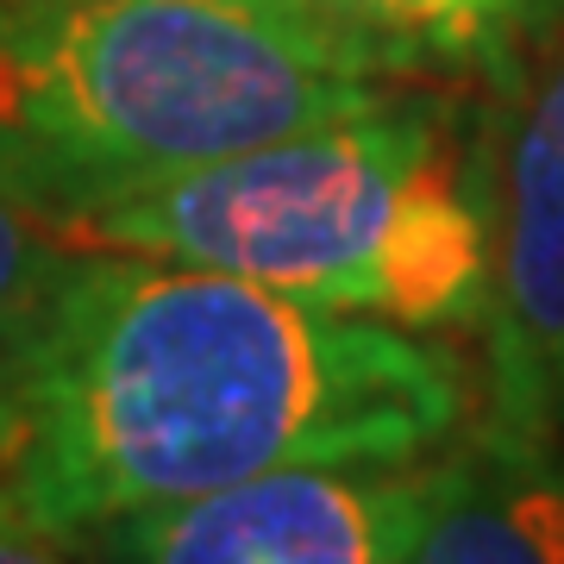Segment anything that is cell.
Returning a JSON list of instances; mask_svg holds the SVG:
<instances>
[{"instance_id": "6da1fadb", "label": "cell", "mask_w": 564, "mask_h": 564, "mask_svg": "<svg viewBox=\"0 0 564 564\" xmlns=\"http://www.w3.org/2000/svg\"><path fill=\"white\" fill-rule=\"evenodd\" d=\"M464 421L470 370L421 326L82 245L13 389L0 496L82 545L113 514L282 464L426 458Z\"/></svg>"}, {"instance_id": "7a4b0ae2", "label": "cell", "mask_w": 564, "mask_h": 564, "mask_svg": "<svg viewBox=\"0 0 564 564\" xmlns=\"http://www.w3.org/2000/svg\"><path fill=\"white\" fill-rule=\"evenodd\" d=\"M383 88L282 0H0V195L69 232Z\"/></svg>"}, {"instance_id": "3957f363", "label": "cell", "mask_w": 564, "mask_h": 564, "mask_svg": "<svg viewBox=\"0 0 564 564\" xmlns=\"http://www.w3.org/2000/svg\"><path fill=\"white\" fill-rule=\"evenodd\" d=\"M57 239L232 270L370 321H484L489 195L470 188L445 107L383 88L339 120L232 151Z\"/></svg>"}, {"instance_id": "277c9868", "label": "cell", "mask_w": 564, "mask_h": 564, "mask_svg": "<svg viewBox=\"0 0 564 564\" xmlns=\"http://www.w3.org/2000/svg\"><path fill=\"white\" fill-rule=\"evenodd\" d=\"M426 458L282 464L245 484L113 514L82 533L95 558L144 564H402L421 545Z\"/></svg>"}, {"instance_id": "5b68a950", "label": "cell", "mask_w": 564, "mask_h": 564, "mask_svg": "<svg viewBox=\"0 0 564 564\" xmlns=\"http://www.w3.org/2000/svg\"><path fill=\"white\" fill-rule=\"evenodd\" d=\"M489 239V433L564 452V57L508 132Z\"/></svg>"}, {"instance_id": "8992f818", "label": "cell", "mask_w": 564, "mask_h": 564, "mask_svg": "<svg viewBox=\"0 0 564 564\" xmlns=\"http://www.w3.org/2000/svg\"><path fill=\"white\" fill-rule=\"evenodd\" d=\"M364 82H452L514 63L564 0H282Z\"/></svg>"}, {"instance_id": "52a82bcc", "label": "cell", "mask_w": 564, "mask_h": 564, "mask_svg": "<svg viewBox=\"0 0 564 564\" xmlns=\"http://www.w3.org/2000/svg\"><path fill=\"white\" fill-rule=\"evenodd\" d=\"M414 558L564 564V452L502 433L426 452V521Z\"/></svg>"}, {"instance_id": "ba28073f", "label": "cell", "mask_w": 564, "mask_h": 564, "mask_svg": "<svg viewBox=\"0 0 564 564\" xmlns=\"http://www.w3.org/2000/svg\"><path fill=\"white\" fill-rule=\"evenodd\" d=\"M69 263H76V251L57 245L51 226L0 195V440L13 421V389H20V370L32 358V339L57 302Z\"/></svg>"}]
</instances>
